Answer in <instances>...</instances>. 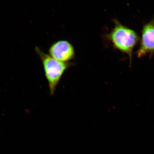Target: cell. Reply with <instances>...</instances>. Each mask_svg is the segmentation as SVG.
<instances>
[{"mask_svg":"<svg viewBox=\"0 0 154 154\" xmlns=\"http://www.w3.org/2000/svg\"><path fill=\"white\" fill-rule=\"evenodd\" d=\"M114 26L105 38L111 43L114 49L128 56L130 66L132 64L133 50L140 38L134 30L121 24L117 19H113Z\"/></svg>","mask_w":154,"mask_h":154,"instance_id":"cell-1","label":"cell"},{"mask_svg":"<svg viewBox=\"0 0 154 154\" xmlns=\"http://www.w3.org/2000/svg\"><path fill=\"white\" fill-rule=\"evenodd\" d=\"M35 51L41 59L45 78L49 85L51 95L55 94L57 87L63 74L72 65L70 63H64L57 60L44 53L39 47Z\"/></svg>","mask_w":154,"mask_h":154,"instance_id":"cell-2","label":"cell"},{"mask_svg":"<svg viewBox=\"0 0 154 154\" xmlns=\"http://www.w3.org/2000/svg\"><path fill=\"white\" fill-rule=\"evenodd\" d=\"M140 39V47L136 53L137 57L140 58L149 55L151 59L154 54V16L143 25Z\"/></svg>","mask_w":154,"mask_h":154,"instance_id":"cell-3","label":"cell"},{"mask_svg":"<svg viewBox=\"0 0 154 154\" xmlns=\"http://www.w3.org/2000/svg\"><path fill=\"white\" fill-rule=\"evenodd\" d=\"M49 55L57 60L64 63L74 58L75 51L74 47L67 40H59L51 44L49 49Z\"/></svg>","mask_w":154,"mask_h":154,"instance_id":"cell-4","label":"cell"}]
</instances>
